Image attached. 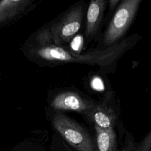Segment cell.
Here are the masks:
<instances>
[{"instance_id":"5b68a950","label":"cell","mask_w":151,"mask_h":151,"mask_svg":"<svg viewBox=\"0 0 151 151\" xmlns=\"http://www.w3.org/2000/svg\"><path fill=\"white\" fill-rule=\"evenodd\" d=\"M96 104L92 100L84 98L74 91H63L57 94L50 105L55 110L74 111L86 115Z\"/></svg>"},{"instance_id":"4fadbf2b","label":"cell","mask_w":151,"mask_h":151,"mask_svg":"<svg viewBox=\"0 0 151 151\" xmlns=\"http://www.w3.org/2000/svg\"><path fill=\"white\" fill-rule=\"evenodd\" d=\"M122 151H136V148L132 145H128L127 146L122 150Z\"/></svg>"},{"instance_id":"7a4b0ae2","label":"cell","mask_w":151,"mask_h":151,"mask_svg":"<svg viewBox=\"0 0 151 151\" xmlns=\"http://www.w3.org/2000/svg\"><path fill=\"white\" fill-rule=\"evenodd\" d=\"M141 0H124L120 2L104 32V48L119 42L132 25L139 9Z\"/></svg>"},{"instance_id":"9c48e42d","label":"cell","mask_w":151,"mask_h":151,"mask_svg":"<svg viewBox=\"0 0 151 151\" xmlns=\"http://www.w3.org/2000/svg\"><path fill=\"white\" fill-rule=\"evenodd\" d=\"M98 151H116V137L113 127L103 129L94 126Z\"/></svg>"},{"instance_id":"ba28073f","label":"cell","mask_w":151,"mask_h":151,"mask_svg":"<svg viewBox=\"0 0 151 151\" xmlns=\"http://www.w3.org/2000/svg\"><path fill=\"white\" fill-rule=\"evenodd\" d=\"M94 126L103 129L114 127L116 120V115L113 109L106 104H96L85 115Z\"/></svg>"},{"instance_id":"7c38bea8","label":"cell","mask_w":151,"mask_h":151,"mask_svg":"<svg viewBox=\"0 0 151 151\" xmlns=\"http://www.w3.org/2000/svg\"><path fill=\"white\" fill-rule=\"evenodd\" d=\"M120 2V1H117V0H111V1H109V9L111 11L112 10V9H114V8L116 6V5Z\"/></svg>"},{"instance_id":"8992f818","label":"cell","mask_w":151,"mask_h":151,"mask_svg":"<svg viewBox=\"0 0 151 151\" xmlns=\"http://www.w3.org/2000/svg\"><path fill=\"white\" fill-rule=\"evenodd\" d=\"M31 0L0 1V28L19 19L33 5Z\"/></svg>"},{"instance_id":"277c9868","label":"cell","mask_w":151,"mask_h":151,"mask_svg":"<svg viewBox=\"0 0 151 151\" xmlns=\"http://www.w3.org/2000/svg\"><path fill=\"white\" fill-rule=\"evenodd\" d=\"M83 5L77 4L69 9L60 19L50 26L54 44L64 47L79 31L83 20Z\"/></svg>"},{"instance_id":"5bb4252c","label":"cell","mask_w":151,"mask_h":151,"mask_svg":"<svg viewBox=\"0 0 151 151\" xmlns=\"http://www.w3.org/2000/svg\"><path fill=\"white\" fill-rule=\"evenodd\" d=\"M1 73H0V81H1Z\"/></svg>"},{"instance_id":"8fae6325","label":"cell","mask_w":151,"mask_h":151,"mask_svg":"<svg viewBox=\"0 0 151 151\" xmlns=\"http://www.w3.org/2000/svg\"><path fill=\"white\" fill-rule=\"evenodd\" d=\"M151 145V134L150 132H149L147 135L142 141V144L138 148H136V151H150Z\"/></svg>"},{"instance_id":"3957f363","label":"cell","mask_w":151,"mask_h":151,"mask_svg":"<svg viewBox=\"0 0 151 151\" xmlns=\"http://www.w3.org/2000/svg\"><path fill=\"white\" fill-rule=\"evenodd\" d=\"M52 124L61 136L77 151H97L88 132L68 116L57 113L52 117Z\"/></svg>"},{"instance_id":"6da1fadb","label":"cell","mask_w":151,"mask_h":151,"mask_svg":"<svg viewBox=\"0 0 151 151\" xmlns=\"http://www.w3.org/2000/svg\"><path fill=\"white\" fill-rule=\"evenodd\" d=\"M138 40L137 35H133L121 41L101 50H96L85 54H76L64 47L54 44L42 47L24 45L23 51L30 61L41 66H57L68 63L85 64L107 67L113 65Z\"/></svg>"},{"instance_id":"52a82bcc","label":"cell","mask_w":151,"mask_h":151,"mask_svg":"<svg viewBox=\"0 0 151 151\" xmlns=\"http://www.w3.org/2000/svg\"><path fill=\"white\" fill-rule=\"evenodd\" d=\"M107 5L105 0H93L89 3L86 17L84 35L87 41L93 38L100 27Z\"/></svg>"},{"instance_id":"30bf717a","label":"cell","mask_w":151,"mask_h":151,"mask_svg":"<svg viewBox=\"0 0 151 151\" xmlns=\"http://www.w3.org/2000/svg\"><path fill=\"white\" fill-rule=\"evenodd\" d=\"M52 44H54V42L50 27H47L40 29L32 34L26 41L24 45L42 47Z\"/></svg>"}]
</instances>
